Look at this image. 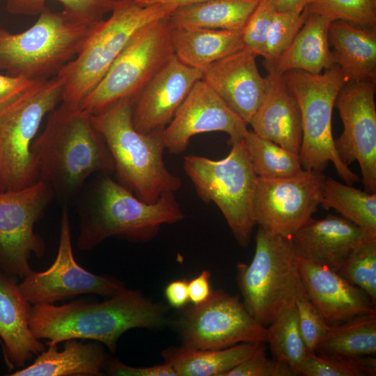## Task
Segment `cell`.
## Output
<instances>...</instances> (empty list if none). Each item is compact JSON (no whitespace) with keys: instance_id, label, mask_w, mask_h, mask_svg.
<instances>
[{"instance_id":"74e56055","label":"cell","mask_w":376,"mask_h":376,"mask_svg":"<svg viewBox=\"0 0 376 376\" xmlns=\"http://www.w3.org/2000/svg\"><path fill=\"white\" fill-rule=\"evenodd\" d=\"M306 16V7L293 10H276L267 36L263 61L265 68L270 67L290 45Z\"/></svg>"},{"instance_id":"9a60e30c","label":"cell","mask_w":376,"mask_h":376,"mask_svg":"<svg viewBox=\"0 0 376 376\" xmlns=\"http://www.w3.org/2000/svg\"><path fill=\"white\" fill-rule=\"evenodd\" d=\"M19 290L33 305L53 304L84 294L111 297L125 289L119 279L98 275L80 266L75 259L68 207L63 206L56 257L45 271H31L18 283Z\"/></svg>"},{"instance_id":"ab89813d","label":"cell","mask_w":376,"mask_h":376,"mask_svg":"<svg viewBox=\"0 0 376 376\" xmlns=\"http://www.w3.org/2000/svg\"><path fill=\"white\" fill-rule=\"evenodd\" d=\"M299 326L307 350L315 352L326 336L330 324L308 297L306 293L296 301Z\"/></svg>"},{"instance_id":"d4e9b609","label":"cell","mask_w":376,"mask_h":376,"mask_svg":"<svg viewBox=\"0 0 376 376\" xmlns=\"http://www.w3.org/2000/svg\"><path fill=\"white\" fill-rule=\"evenodd\" d=\"M328 40L334 65L347 81L376 82V29L334 20L329 26Z\"/></svg>"},{"instance_id":"bcb514c9","label":"cell","mask_w":376,"mask_h":376,"mask_svg":"<svg viewBox=\"0 0 376 376\" xmlns=\"http://www.w3.org/2000/svg\"><path fill=\"white\" fill-rule=\"evenodd\" d=\"M277 10L304 9L311 0H272Z\"/></svg>"},{"instance_id":"e575fe53","label":"cell","mask_w":376,"mask_h":376,"mask_svg":"<svg viewBox=\"0 0 376 376\" xmlns=\"http://www.w3.org/2000/svg\"><path fill=\"white\" fill-rule=\"evenodd\" d=\"M338 272L376 303V237H369L349 253Z\"/></svg>"},{"instance_id":"9c48e42d","label":"cell","mask_w":376,"mask_h":376,"mask_svg":"<svg viewBox=\"0 0 376 376\" xmlns=\"http://www.w3.org/2000/svg\"><path fill=\"white\" fill-rule=\"evenodd\" d=\"M183 169L199 198L217 205L237 244L247 247L255 226L251 203L257 175L244 139L233 144L221 159L185 156Z\"/></svg>"},{"instance_id":"7dc6e473","label":"cell","mask_w":376,"mask_h":376,"mask_svg":"<svg viewBox=\"0 0 376 376\" xmlns=\"http://www.w3.org/2000/svg\"><path fill=\"white\" fill-rule=\"evenodd\" d=\"M205 0H135L136 2L142 6H150L156 3H171L177 4L178 6L203 1Z\"/></svg>"},{"instance_id":"52a82bcc","label":"cell","mask_w":376,"mask_h":376,"mask_svg":"<svg viewBox=\"0 0 376 376\" xmlns=\"http://www.w3.org/2000/svg\"><path fill=\"white\" fill-rule=\"evenodd\" d=\"M249 265H236V281L251 315L267 327L306 293L292 238L259 226Z\"/></svg>"},{"instance_id":"30bf717a","label":"cell","mask_w":376,"mask_h":376,"mask_svg":"<svg viewBox=\"0 0 376 376\" xmlns=\"http://www.w3.org/2000/svg\"><path fill=\"white\" fill-rule=\"evenodd\" d=\"M60 79L38 81L0 109V189L15 190L38 180L31 146L46 115L62 101Z\"/></svg>"},{"instance_id":"3957f363","label":"cell","mask_w":376,"mask_h":376,"mask_svg":"<svg viewBox=\"0 0 376 376\" xmlns=\"http://www.w3.org/2000/svg\"><path fill=\"white\" fill-rule=\"evenodd\" d=\"M84 187L78 206L77 246L81 251L92 250L110 237L147 242L162 225L184 218L173 192H165L156 202L148 203L107 173H99Z\"/></svg>"},{"instance_id":"484cf974","label":"cell","mask_w":376,"mask_h":376,"mask_svg":"<svg viewBox=\"0 0 376 376\" xmlns=\"http://www.w3.org/2000/svg\"><path fill=\"white\" fill-rule=\"evenodd\" d=\"M331 22L322 15L307 10L306 19L290 45L266 70L272 69L283 74L297 70L319 74L332 66L328 40Z\"/></svg>"},{"instance_id":"7bdbcfd3","label":"cell","mask_w":376,"mask_h":376,"mask_svg":"<svg viewBox=\"0 0 376 376\" xmlns=\"http://www.w3.org/2000/svg\"><path fill=\"white\" fill-rule=\"evenodd\" d=\"M36 81L22 77L0 74V109L17 98Z\"/></svg>"},{"instance_id":"60d3db41","label":"cell","mask_w":376,"mask_h":376,"mask_svg":"<svg viewBox=\"0 0 376 376\" xmlns=\"http://www.w3.org/2000/svg\"><path fill=\"white\" fill-rule=\"evenodd\" d=\"M265 343L250 357L222 376H295L297 375L284 362L266 357Z\"/></svg>"},{"instance_id":"7c38bea8","label":"cell","mask_w":376,"mask_h":376,"mask_svg":"<svg viewBox=\"0 0 376 376\" xmlns=\"http://www.w3.org/2000/svg\"><path fill=\"white\" fill-rule=\"evenodd\" d=\"M54 196L52 188L41 180L25 188L0 191L1 271L23 279L33 270L31 256H44L45 242L34 227Z\"/></svg>"},{"instance_id":"6da1fadb","label":"cell","mask_w":376,"mask_h":376,"mask_svg":"<svg viewBox=\"0 0 376 376\" xmlns=\"http://www.w3.org/2000/svg\"><path fill=\"white\" fill-rule=\"evenodd\" d=\"M31 153L38 180L65 204L80 194L93 174L114 172L112 156L92 116L63 102L49 113Z\"/></svg>"},{"instance_id":"d6a6232c","label":"cell","mask_w":376,"mask_h":376,"mask_svg":"<svg viewBox=\"0 0 376 376\" xmlns=\"http://www.w3.org/2000/svg\"><path fill=\"white\" fill-rule=\"evenodd\" d=\"M266 328V343L274 358L299 375L308 350L299 329L296 303L283 310Z\"/></svg>"},{"instance_id":"7a4b0ae2","label":"cell","mask_w":376,"mask_h":376,"mask_svg":"<svg viewBox=\"0 0 376 376\" xmlns=\"http://www.w3.org/2000/svg\"><path fill=\"white\" fill-rule=\"evenodd\" d=\"M166 307L139 290L124 289L100 303L75 300L61 306L36 304L29 324L46 345L69 339L92 340L116 352L120 337L135 328L159 329L166 322Z\"/></svg>"},{"instance_id":"603a6c76","label":"cell","mask_w":376,"mask_h":376,"mask_svg":"<svg viewBox=\"0 0 376 376\" xmlns=\"http://www.w3.org/2000/svg\"><path fill=\"white\" fill-rule=\"evenodd\" d=\"M267 71V93L249 125L260 136L299 154L302 125L298 102L283 73Z\"/></svg>"},{"instance_id":"7402d4cb","label":"cell","mask_w":376,"mask_h":376,"mask_svg":"<svg viewBox=\"0 0 376 376\" xmlns=\"http://www.w3.org/2000/svg\"><path fill=\"white\" fill-rule=\"evenodd\" d=\"M31 308L19 290L17 278L0 269V340L10 370L24 367L46 349L31 329Z\"/></svg>"},{"instance_id":"8d00e7d4","label":"cell","mask_w":376,"mask_h":376,"mask_svg":"<svg viewBox=\"0 0 376 376\" xmlns=\"http://www.w3.org/2000/svg\"><path fill=\"white\" fill-rule=\"evenodd\" d=\"M306 8L331 21L376 29V0H311Z\"/></svg>"},{"instance_id":"83f0119b","label":"cell","mask_w":376,"mask_h":376,"mask_svg":"<svg viewBox=\"0 0 376 376\" xmlns=\"http://www.w3.org/2000/svg\"><path fill=\"white\" fill-rule=\"evenodd\" d=\"M263 343L244 342L219 350L169 347L162 355L177 376H222L253 354Z\"/></svg>"},{"instance_id":"4fadbf2b","label":"cell","mask_w":376,"mask_h":376,"mask_svg":"<svg viewBox=\"0 0 376 376\" xmlns=\"http://www.w3.org/2000/svg\"><path fill=\"white\" fill-rule=\"evenodd\" d=\"M182 346L219 350L244 342H267V328L248 312L239 295L212 290L203 303L187 309L176 323Z\"/></svg>"},{"instance_id":"f546056e","label":"cell","mask_w":376,"mask_h":376,"mask_svg":"<svg viewBox=\"0 0 376 376\" xmlns=\"http://www.w3.org/2000/svg\"><path fill=\"white\" fill-rule=\"evenodd\" d=\"M315 352L347 357L375 356L376 313L359 315L330 324Z\"/></svg>"},{"instance_id":"c3c4849f","label":"cell","mask_w":376,"mask_h":376,"mask_svg":"<svg viewBox=\"0 0 376 376\" xmlns=\"http://www.w3.org/2000/svg\"><path fill=\"white\" fill-rule=\"evenodd\" d=\"M0 343H1V340H0Z\"/></svg>"},{"instance_id":"ba28073f","label":"cell","mask_w":376,"mask_h":376,"mask_svg":"<svg viewBox=\"0 0 376 376\" xmlns=\"http://www.w3.org/2000/svg\"><path fill=\"white\" fill-rule=\"evenodd\" d=\"M283 75L301 111L302 139L299 155L303 169L323 173L331 162L345 184L359 182L360 177L338 157L332 134L333 109L338 92L347 81L340 68L333 65L319 74L292 70Z\"/></svg>"},{"instance_id":"4dcf8cb0","label":"cell","mask_w":376,"mask_h":376,"mask_svg":"<svg viewBox=\"0 0 376 376\" xmlns=\"http://www.w3.org/2000/svg\"><path fill=\"white\" fill-rule=\"evenodd\" d=\"M334 209L368 235L376 237V193L361 191L331 178H325L320 205Z\"/></svg>"},{"instance_id":"f1b7e54d","label":"cell","mask_w":376,"mask_h":376,"mask_svg":"<svg viewBox=\"0 0 376 376\" xmlns=\"http://www.w3.org/2000/svg\"><path fill=\"white\" fill-rule=\"evenodd\" d=\"M260 0H205L178 6L169 16L173 28L242 31Z\"/></svg>"},{"instance_id":"d6986e66","label":"cell","mask_w":376,"mask_h":376,"mask_svg":"<svg viewBox=\"0 0 376 376\" xmlns=\"http://www.w3.org/2000/svg\"><path fill=\"white\" fill-rule=\"evenodd\" d=\"M256 56L244 47L203 70L202 79L248 125L267 90V79L259 73Z\"/></svg>"},{"instance_id":"8fae6325","label":"cell","mask_w":376,"mask_h":376,"mask_svg":"<svg viewBox=\"0 0 376 376\" xmlns=\"http://www.w3.org/2000/svg\"><path fill=\"white\" fill-rule=\"evenodd\" d=\"M171 29L168 16L137 33L79 108L95 115L121 100L134 102L150 79L175 56Z\"/></svg>"},{"instance_id":"d590c367","label":"cell","mask_w":376,"mask_h":376,"mask_svg":"<svg viewBox=\"0 0 376 376\" xmlns=\"http://www.w3.org/2000/svg\"><path fill=\"white\" fill-rule=\"evenodd\" d=\"M47 0H7V10L13 15H39ZM67 13L89 23H98L115 8L118 0H56Z\"/></svg>"},{"instance_id":"44dd1931","label":"cell","mask_w":376,"mask_h":376,"mask_svg":"<svg viewBox=\"0 0 376 376\" xmlns=\"http://www.w3.org/2000/svg\"><path fill=\"white\" fill-rule=\"evenodd\" d=\"M369 237H376L343 217L328 214L311 219L292 241L299 257L338 272L351 251Z\"/></svg>"},{"instance_id":"8992f818","label":"cell","mask_w":376,"mask_h":376,"mask_svg":"<svg viewBox=\"0 0 376 376\" xmlns=\"http://www.w3.org/2000/svg\"><path fill=\"white\" fill-rule=\"evenodd\" d=\"M177 7L171 3L142 6L135 0H118L110 17L99 23L76 58L56 75L63 84L61 102L79 108L132 38Z\"/></svg>"},{"instance_id":"cb8c5ba5","label":"cell","mask_w":376,"mask_h":376,"mask_svg":"<svg viewBox=\"0 0 376 376\" xmlns=\"http://www.w3.org/2000/svg\"><path fill=\"white\" fill-rule=\"evenodd\" d=\"M64 348L58 344L37 355L29 366L10 374V376H100L104 375L109 359L102 344L97 341L84 343L77 339L65 340Z\"/></svg>"},{"instance_id":"ac0fdd59","label":"cell","mask_w":376,"mask_h":376,"mask_svg":"<svg viewBox=\"0 0 376 376\" xmlns=\"http://www.w3.org/2000/svg\"><path fill=\"white\" fill-rule=\"evenodd\" d=\"M203 71L175 56L150 79L132 103V123L139 132L164 131Z\"/></svg>"},{"instance_id":"2e32d148","label":"cell","mask_w":376,"mask_h":376,"mask_svg":"<svg viewBox=\"0 0 376 376\" xmlns=\"http://www.w3.org/2000/svg\"><path fill=\"white\" fill-rule=\"evenodd\" d=\"M375 82L347 81L341 87L334 107L343 124L334 140L340 160L347 166L357 161L365 191L376 193Z\"/></svg>"},{"instance_id":"f35d334b","label":"cell","mask_w":376,"mask_h":376,"mask_svg":"<svg viewBox=\"0 0 376 376\" xmlns=\"http://www.w3.org/2000/svg\"><path fill=\"white\" fill-rule=\"evenodd\" d=\"M276 8L272 0H260L242 31L244 47L263 58L267 36Z\"/></svg>"},{"instance_id":"e0dca14e","label":"cell","mask_w":376,"mask_h":376,"mask_svg":"<svg viewBox=\"0 0 376 376\" xmlns=\"http://www.w3.org/2000/svg\"><path fill=\"white\" fill-rule=\"evenodd\" d=\"M247 123L233 112L203 79L198 80L163 131L166 148L175 155L186 150L192 136L224 132L229 145L244 139Z\"/></svg>"},{"instance_id":"b9f144b4","label":"cell","mask_w":376,"mask_h":376,"mask_svg":"<svg viewBox=\"0 0 376 376\" xmlns=\"http://www.w3.org/2000/svg\"><path fill=\"white\" fill-rule=\"evenodd\" d=\"M105 371L114 376H177L173 367L166 362L152 366L134 367L117 359H109Z\"/></svg>"},{"instance_id":"ffe728a7","label":"cell","mask_w":376,"mask_h":376,"mask_svg":"<svg viewBox=\"0 0 376 376\" xmlns=\"http://www.w3.org/2000/svg\"><path fill=\"white\" fill-rule=\"evenodd\" d=\"M299 269L308 297L329 324L376 313L367 293L338 272L300 257Z\"/></svg>"},{"instance_id":"5bb4252c","label":"cell","mask_w":376,"mask_h":376,"mask_svg":"<svg viewBox=\"0 0 376 376\" xmlns=\"http://www.w3.org/2000/svg\"><path fill=\"white\" fill-rule=\"evenodd\" d=\"M325 178L305 170L285 178L257 177L251 203L255 225L292 238L318 211Z\"/></svg>"},{"instance_id":"681fc988","label":"cell","mask_w":376,"mask_h":376,"mask_svg":"<svg viewBox=\"0 0 376 376\" xmlns=\"http://www.w3.org/2000/svg\"><path fill=\"white\" fill-rule=\"evenodd\" d=\"M0 191H1V189H0Z\"/></svg>"},{"instance_id":"f6af8a7d","label":"cell","mask_w":376,"mask_h":376,"mask_svg":"<svg viewBox=\"0 0 376 376\" xmlns=\"http://www.w3.org/2000/svg\"><path fill=\"white\" fill-rule=\"evenodd\" d=\"M164 296L169 305L174 308H181L189 301L188 281L185 279L170 282L164 289Z\"/></svg>"},{"instance_id":"4316f807","label":"cell","mask_w":376,"mask_h":376,"mask_svg":"<svg viewBox=\"0 0 376 376\" xmlns=\"http://www.w3.org/2000/svg\"><path fill=\"white\" fill-rule=\"evenodd\" d=\"M242 31L172 27L171 40L175 56L181 63L203 71L244 48Z\"/></svg>"},{"instance_id":"ee69618b","label":"cell","mask_w":376,"mask_h":376,"mask_svg":"<svg viewBox=\"0 0 376 376\" xmlns=\"http://www.w3.org/2000/svg\"><path fill=\"white\" fill-rule=\"evenodd\" d=\"M211 274L207 270H203L200 274L188 281L189 301L193 305L205 302L211 295L212 290L210 285Z\"/></svg>"},{"instance_id":"5b68a950","label":"cell","mask_w":376,"mask_h":376,"mask_svg":"<svg viewBox=\"0 0 376 376\" xmlns=\"http://www.w3.org/2000/svg\"><path fill=\"white\" fill-rule=\"evenodd\" d=\"M100 22L45 6L24 31L11 33L0 26V70L33 81L55 77L76 58Z\"/></svg>"},{"instance_id":"836d02e7","label":"cell","mask_w":376,"mask_h":376,"mask_svg":"<svg viewBox=\"0 0 376 376\" xmlns=\"http://www.w3.org/2000/svg\"><path fill=\"white\" fill-rule=\"evenodd\" d=\"M304 376H375V356L318 354L308 351L300 369Z\"/></svg>"},{"instance_id":"277c9868","label":"cell","mask_w":376,"mask_h":376,"mask_svg":"<svg viewBox=\"0 0 376 376\" xmlns=\"http://www.w3.org/2000/svg\"><path fill=\"white\" fill-rule=\"evenodd\" d=\"M132 103L121 100L91 115L92 120L112 156L116 181L139 199L153 203L164 193L178 191L182 182L164 162L163 131L144 134L134 128Z\"/></svg>"},{"instance_id":"1f68e13d","label":"cell","mask_w":376,"mask_h":376,"mask_svg":"<svg viewBox=\"0 0 376 376\" xmlns=\"http://www.w3.org/2000/svg\"><path fill=\"white\" fill-rule=\"evenodd\" d=\"M244 141L257 177L280 178L301 173L299 155L247 131Z\"/></svg>"}]
</instances>
